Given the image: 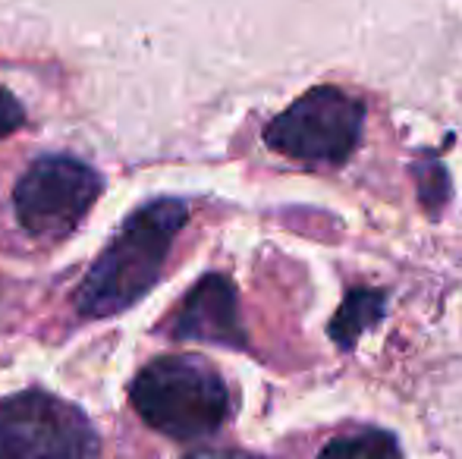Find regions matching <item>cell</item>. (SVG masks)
<instances>
[{
    "mask_svg": "<svg viewBox=\"0 0 462 459\" xmlns=\"http://www.w3.org/2000/svg\"><path fill=\"white\" fill-rule=\"evenodd\" d=\"M186 221L189 208L180 198H158L142 205L88 268L76 293L79 315L107 318L133 308L158 283L173 239Z\"/></svg>",
    "mask_w": 462,
    "mask_h": 459,
    "instance_id": "obj_1",
    "label": "cell"
},
{
    "mask_svg": "<svg viewBox=\"0 0 462 459\" xmlns=\"http://www.w3.org/2000/svg\"><path fill=\"white\" fill-rule=\"evenodd\" d=\"M129 399L154 431L177 441L214 435L230 412L220 374L189 355H164L145 365L129 387Z\"/></svg>",
    "mask_w": 462,
    "mask_h": 459,
    "instance_id": "obj_2",
    "label": "cell"
},
{
    "mask_svg": "<svg viewBox=\"0 0 462 459\" xmlns=\"http://www.w3.org/2000/svg\"><path fill=\"white\" fill-rule=\"evenodd\" d=\"M365 107L334 86L311 88L264 129L274 151L311 164H343L362 142Z\"/></svg>",
    "mask_w": 462,
    "mask_h": 459,
    "instance_id": "obj_3",
    "label": "cell"
},
{
    "mask_svg": "<svg viewBox=\"0 0 462 459\" xmlns=\"http://www.w3.org/2000/svg\"><path fill=\"white\" fill-rule=\"evenodd\" d=\"M97 435L79 406L44 390L0 403V459H95Z\"/></svg>",
    "mask_w": 462,
    "mask_h": 459,
    "instance_id": "obj_4",
    "label": "cell"
},
{
    "mask_svg": "<svg viewBox=\"0 0 462 459\" xmlns=\"http://www.w3.org/2000/svg\"><path fill=\"white\" fill-rule=\"evenodd\" d=\"M104 189V179L88 164L63 154L38 158L13 189L16 217L35 239H63L79 227Z\"/></svg>",
    "mask_w": 462,
    "mask_h": 459,
    "instance_id": "obj_5",
    "label": "cell"
},
{
    "mask_svg": "<svg viewBox=\"0 0 462 459\" xmlns=\"http://www.w3.org/2000/svg\"><path fill=\"white\" fill-rule=\"evenodd\" d=\"M173 337L199 340L214 346H245L243 321H239L236 287L226 277L208 274L186 293L177 318H173Z\"/></svg>",
    "mask_w": 462,
    "mask_h": 459,
    "instance_id": "obj_6",
    "label": "cell"
},
{
    "mask_svg": "<svg viewBox=\"0 0 462 459\" xmlns=\"http://www.w3.org/2000/svg\"><path fill=\"white\" fill-rule=\"evenodd\" d=\"M383 318V293L377 289H353V293L343 299V306L337 308L334 321H330V337L337 346L353 349L356 340L374 327Z\"/></svg>",
    "mask_w": 462,
    "mask_h": 459,
    "instance_id": "obj_7",
    "label": "cell"
},
{
    "mask_svg": "<svg viewBox=\"0 0 462 459\" xmlns=\"http://www.w3.org/2000/svg\"><path fill=\"white\" fill-rule=\"evenodd\" d=\"M318 459H400V441L390 431L371 428L359 435L334 437Z\"/></svg>",
    "mask_w": 462,
    "mask_h": 459,
    "instance_id": "obj_8",
    "label": "cell"
},
{
    "mask_svg": "<svg viewBox=\"0 0 462 459\" xmlns=\"http://www.w3.org/2000/svg\"><path fill=\"white\" fill-rule=\"evenodd\" d=\"M23 120H25V114H23V107H19V101L13 98L6 88H0V139L10 135L13 129L23 126Z\"/></svg>",
    "mask_w": 462,
    "mask_h": 459,
    "instance_id": "obj_9",
    "label": "cell"
},
{
    "mask_svg": "<svg viewBox=\"0 0 462 459\" xmlns=\"http://www.w3.org/2000/svg\"><path fill=\"white\" fill-rule=\"evenodd\" d=\"M186 459H264V456L243 454V450H199V454H192Z\"/></svg>",
    "mask_w": 462,
    "mask_h": 459,
    "instance_id": "obj_10",
    "label": "cell"
}]
</instances>
